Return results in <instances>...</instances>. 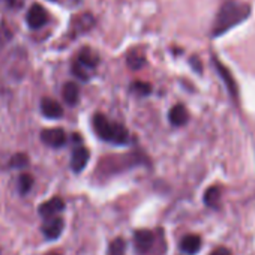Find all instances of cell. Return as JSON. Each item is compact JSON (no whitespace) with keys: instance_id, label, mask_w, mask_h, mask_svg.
Segmentation results:
<instances>
[{"instance_id":"17","label":"cell","mask_w":255,"mask_h":255,"mask_svg":"<svg viewBox=\"0 0 255 255\" xmlns=\"http://www.w3.org/2000/svg\"><path fill=\"white\" fill-rule=\"evenodd\" d=\"M144 63H146V57L138 51H132L129 56H128V65H129L132 69H140L144 66Z\"/></svg>"},{"instance_id":"13","label":"cell","mask_w":255,"mask_h":255,"mask_svg":"<svg viewBox=\"0 0 255 255\" xmlns=\"http://www.w3.org/2000/svg\"><path fill=\"white\" fill-rule=\"evenodd\" d=\"M168 119H170L171 125H174V126H183L188 122V119H189V113H188V110L183 105L177 104V105H174L170 110Z\"/></svg>"},{"instance_id":"4","label":"cell","mask_w":255,"mask_h":255,"mask_svg":"<svg viewBox=\"0 0 255 255\" xmlns=\"http://www.w3.org/2000/svg\"><path fill=\"white\" fill-rule=\"evenodd\" d=\"M63 228H65V221H63L62 218H59V216H53V218H48V219L42 224L41 231H42V234L45 236V239H48V240H56V239L62 234Z\"/></svg>"},{"instance_id":"11","label":"cell","mask_w":255,"mask_h":255,"mask_svg":"<svg viewBox=\"0 0 255 255\" xmlns=\"http://www.w3.org/2000/svg\"><path fill=\"white\" fill-rule=\"evenodd\" d=\"M93 23H95V20H93V17H92L89 12H84V14L78 15L77 18L72 20V30H74V35L87 32V30L93 26Z\"/></svg>"},{"instance_id":"22","label":"cell","mask_w":255,"mask_h":255,"mask_svg":"<svg viewBox=\"0 0 255 255\" xmlns=\"http://www.w3.org/2000/svg\"><path fill=\"white\" fill-rule=\"evenodd\" d=\"M72 74L77 77V78H80V80H83V81H86V80H89V75H87V68L86 66H83L78 60L77 62H74L72 63Z\"/></svg>"},{"instance_id":"1","label":"cell","mask_w":255,"mask_h":255,"mask_svg":"<svg viewBox=\"0 0 255 255\" xmlns=\"http://www.w3.org/2000/svg\"><path fill=\"white\" fill-rule=\"evenodd\" d=\"M249 14H251L249 5L239 3V2H225L216 15L213 32H212L213 38H218L225 32H228L230 29H233L234 26L240 24L249 17Z\"/></svg>"},{"instance_id":"20","label":"cell","mask_w":255,"mask_h":255,"mask_svg":"<svg viewBox=\"0 0 255 255\" xmlns=\"http://www.w3.org/2000/svg\"><path fill=\"white\" fill-rule=\"evenodd\" d=\"M27 165H29V156L26 153H15L9 161L11 168H24Z\"/></svg>"},{"instance_id":"24","label":"cell","mask_w":255,"mask_h":255,"mask_svg":"<svg viewBox=\"0 0 255 255\" xmlns=\"http://www.w3.org/2000/svg\"><path fill=\"white\" fill-rule=\"evenodd\" d=\"M198 62H200V60H198L197 57H192V59H191V65H192V66L195 65L197 71H198V72H201V66H200V63H198Z\"/></svg>"},{"instance_id":"5","label":"cell","mask_w":255,"mask_h":255,"mask_svg":"<svg viewBox=\"0 0 255 255\" xmlns=\"http://www.w3.org/2000/svg\"><path fill=\"white\" fill-rule=\"evenodd\" d=\"M26 20H27V24H29L30 29H41L42 26L47 24V21H48V14H47V11H45L41 5H33V6L27 11Z\"/></svg>"},{"instance_id":"23","label":"cell","mask_w":255,"mask_h":255,"mask_svg":"<svg viewBox=\"0 0 255 255\" xmlns=\"http://www.w3.org/2000/svg\"><path fill=\"white\" fill-rule=\"evenodd\" d=\"M210 255H231V251L227 249V248H224V246H221V248L215 249Z\"/></svg>"},{"instance_id":"26","label":"cell","mask_w":255,"mask_h":255,"mask_svg":"<svg viewBox=\"0 0 255 255\" xmlns=\"http://www.w3.org/2000/svg\"><path fill=\"white\" fill-rule=\"evenodd\" d=\"M51 2H56V0H51Z\"/></svg>"},{"instance_id":"16","label":"cell","mask_w":255,"mask_h":255,"mask_svg":"<svg viewBox=\"0 0 255 255\" xmlns=\"http://www.w3.org/2000/svg\"><path fill=\"white\" fill-rule=\"evenodd\" d=\"M219 200H221V189L218 186H212L206 191L204 194V203L212 207V209H218L219 207Z\"/></svg>"},{"instance_id":"15","label":"cell","mask_w":255,"mask_h":255,"mask_svg":"<svg viewBox=\"0 0 255 255\" xmlns=\"http://www.w3.org/2000/svg\"><path fill=\"white\" fill-rule=\"evenodd\" d=\"M62 95H63V99L68 105H75L78 102V98H80V89L75 83L69 81L63 86Z\"/></svg>"},{"instance_id":"25","label":"cell","mask_w":255,"mask_h":255,"mask_svg":"<svg viewBox=\"0 0 255 255\" xmlns=\"http://www.w3.org/2000/svg\"><path fill=\"white\" fill-rule=\"evenodd\" d=\"M47 255H60V254H57V252H50V254H47Z\"/></svg>"},{"instance_id":"21","label":"cell","mask_w":255,"mask_h":255,"mask_svg":"<svg viewBox=\"0 0 255 255\" xmlns=\"http://www.w3.org/2000/svg\"><path fill=\"white\" fill-rule=\"evenodd\" d=\"M137 95L140 96H147L152 93V86L149 83H143V81H135L132 83V87H131Z\"/></svg>"},{"instance_id":"6","label":"cell","mask_w":255,"mask_h":255,"mask_svg":"<svg viewBox=\"0 0 255 255\" xmlns=\"http://www.w3.org/2000/svg\"><path fill=\"white\" fill-rule=\"evenodd\" d=\"M213 63H215V66H216V69H218V72H219L221 78L224 80V83H225V86H227V89H228L230 95L236 99V98L239 96V90H237L236 80L233 78V75H231L230 69H228L227 66H224V65H222V62H221L219 59H216L215 56H213Z\"/></svg>"},{"instance_id":"8","label":"cell","mask_w":255,"mask_h":255,"mask_svg":"<svg viewBox=\"0 0 255 255\" xmlns=\"http://www.w3.org/2000/svg\"><path fill=\"white\" fill-rule=\"evenodd\" d=\"M153 233L149 230H137L134 233V242H135V248L140 254H146L150 251L152 245H153Z\"/></svg>"},{"instance_id":"10","label":"cell","mask_w":255,"mask_h":255,"mask_svg":"<svg viewBox=\"0 0 255 255\" xmlns=\"http://www.w3.org/2000/svg\"><path fill=\"white\" fill-rule=\"evenodd\" d=\"M41 113L48 119H60L63 116V108L57 101H54L51 98H42Z\"/></svg>"},{"instance_id":"18","label":"cell","mask_w":255,"mask_h":255,"mask_svg":"<svg viewBox=\"0 0 255 255\" xmlns=\"http://www.w3.org/2000/svg\"><path fill=\"white\" fill-rule=\"evenodd\" d=\"M32 186H33V177L30 174L24 173V174H21L18 177V191H20V194L26 195L32 189Z\"/></svg>"},{"instance_id":"3","label":"cell","mask_w":255,"mask_h":255,"mask_svg":"<svg viewBox=\"0 0 255 255\" xmlns=\"http://www.w3.org/2000/svg\"><path fill=\"white\" fill-rule=\"evenodd\" d=\"M66 134L62 128H51V129L41 131V141L50 147H62L66 144Z\"/></svg>"},{"instance_id":"2","label":"cell","mask_w":255,"mask_h":255,"mask_svg":"<svg viewBox=\"0 0 255 255\" xmlns=\"http://www.w3.org/2000/svg\"><path fill=\"white\" fill-rule=\"evenodd\" d=\"M93 129L101 140L113 143V144L123 146L129 141V132H128L126 128L123 125L110 122L101 113L93 116Z\"/></svg>"},{"instance_id":"7","label":"cell","mask_w":255,"mask_h":255,"mask_svg":"<svg viewBox=\"0 0 255 255\" xmlns=\"http://www.w3.org/2000/svg\"><path fill=\"white\" fill-rule=\"evenodd\" d=\"M65 209V201L60 198V197H54L45 203H42L38 209L39 215L44 218V219H48V218H53L56 216L59 212H62Z\"/></svg>"},{"instance_id":"12","label":"cell","mask_w":255,"mask_h":255,"mask_svg":"<svg viewBox=\"0 0 255 255\" xmlns=\"http://www.w3.org/2000/svg\"><path fill=\"white\" fill-rule=\"evenodd\" d=\"M77 60H78L83 66H86L87 69H93V68H96L98 63H99V56H98L92 48L84 47V48L80 51Z\"/></svg>"},{"instance_id":"14","label":"cell","mask_w":255,"mask_h":255,"mask_svg":"<svg viewBox=\"0 0 255 255\" xmlns=\"http://www.w3.org/2000/svg\"><path fill=\"white\" fill-rule=\"evenodd\" d=\"M201 248V239L197 234H188L180 242V249L186 254H197Z\"/></svg>"},{"instance_id":"9","label":"cell","mask_w":255,"mask_h":255,"mask_svg":"<svg viewBox=\"0 0 255 255\" xmlns=\"http://www.w3.org/2000/svg\"><path fill=\"white\" fill-rule=\"evenodd\" d=\"M90 158L89 150L84 146H78L74 152H72V158H71V168L74 173H81L84 170V167L87 165Z\"/></svg>"},{"instance_id":"19","label":"cell","mask_w":255,"mask_h":255,"mask_svg":"<svg viewBox=\"0 0 255 255\" xmlns=\"http://www.w3.org/2000/svg\"><path fill=\"white\" fill-rule=\"evenodd\" d=\"M125 249H126V243L123 239H114L110 246H108V252L107 255H123L125 254Z\"/></svg>"}]
</instances>
